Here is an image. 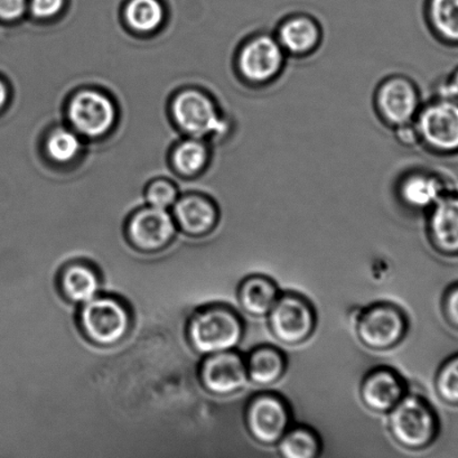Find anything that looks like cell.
I'll use <instances>...</instances> for the list:
<instances>
[{
    "label": "cell",
    "instance_id": "6da1fadb",
    "mask_svg": "<svg viewBox=\"0 0 458 458\" xmlns=\"http://www.w3.org/2000/svg\"><path fill=\"white\" fill-rule=\"evenodd\" d=\"M288 62L273 30H257L240 44L235 70L244 86L251 90H266L283 78Z\"/></svg>",
    "mask_w": 458,
    "mask_h": 458
},
{
    "label": "cell",
    "instance_id": "7a4b0ae2",
    "mask_svg": "<svg viewBox=\"0 0 458 458\" xmlns=\"http://www.w3.org/2000/svg\"><path fill=\"white\" fill-rule=\"evenodd\" d=\"M242 318L228 306L212 305L199 310L190 319L188 337L197 352L210 355L233 351L242 342Z\"/></svg>",
    "mask_w": 458,
    "mask_h": 458
},
{
    "label": "cell",
    "instance_id": "3957f363",
    "mask_svg": "<svg viewBox=\"0 0 458 458\" xmlns=\"http://www.w3.org/2000/svg\"><path fill=\"white\" fill-rule=\"evenodd\" d=\"M80 330L90 344L110 348L126 339L132 327L131 310L118 297L98 295L80 306Z\"/></svg>",
    "mask_w": 458,
    "mask_h": 458
},
{
    "label": "cell",
    "instance_id": "277c9868",
    "mask_svg": "<svg viewBox=\"0 0 458 458\" xmlns=\"http://www.w3.org/2000/svg\"><path fill=\"white\" fill-rule=\"evenodd\" d=\"M422 104L420 87L407 74L386 75L373 91L372 106L377 118L391 131L415 122Z\"/></svg>",
    "mask_w": 458,
    "mask_h": 458
},
{
    "label": "cell",
    "instance_id": "5b68a950",
    "mask_svg": "<svg viewBox=\"0 0 458 458\" xmlns=\"http://www.w3.org/2000/svg\"><path fill=\"white\" fill-rule=\"evenodd\" d=\"M418 144L430 154L458 153V104L445 98L424 101L415 122Z\"/></svg>",
    "mask_w": 458,
    "mask_h": 458
},
{
    "label": "cell",
    "instance_id": "8992f818",
    "mask_svg": "<svg viewBox=\"0 0 458 458\" xmlns=\"http://www.w3.org/2000/svg\"><path fill=\"white\" fill-rule=\"evenodd\" d=\"M388 415L391 434L403 447L425 448L438 434L437 413L420 395L407 394Z\"/></svg>",
    "mask_w": 458,
    "mask_h": 458
},
{
    "label": "cell",
    "instance_id": "52a82bcc",
    "mask_svg": "<svg viewBox=\"0 0 458 458\" xmlns=\"http://www.w3.org/2000/svg\"><path fill=\"white\" fill-rule=\"evenodd\" d=\"M269 328L280 344L295 346L304 344L317 328V313L308 298L300 293H280L268 314Z\"/></svg>",
    "mask_w": 458,
    "mask_h": 458
},
{
    "label": "cell",
    "instance_id": "ba28073f",
    "mask_svg": "<svg viewBox=\"0 0 458 458\" xmlns=\"http://www.w3.org/2000/svg\"><path fill=\"white\" fill-rule=\"evenodd\" d=\"M408 330L406 315L390 302H377L360 315L357 333L360 342L373 351H386L397 346Z\"/></svg>",
    "mask_w": 458,
    "mask_h": 458
},
{
    "label": "cell",
    "instance_id": "9c48e42d",
    "mask_svg": "<svg viewBox=\"0 0 458 458\" xmlns=\"http://www.w3.org/2000/svg\"><path fill=\"white\" fill-rule=\"evenodd\" d=\"M173 114L177 123L186 132L197 138L225 135L229 131L228 120L222 117L215 101L203 92H182L173 104Z\"/></svg>",
    "mask_w": 458,
    "mask_h": 458
},
{
    "label": "cell",
    "instance_id": "30bf717a",
    "mask_svg": "<svg viewBox=\"0 0 458 458\" xmlns=\"http://www.w3.org/2000/svg\"><path fill=\"white\" fill-rule=\"evenodd\" d=\"M273 32L289 60L304 61L318 55L326 38L321 21L305 12L283 17Z\"/></svg>",
    "mask_w": 458,
    "mask_h": 458
},
{
    "label": "cell",
    "instance_id": "8fae6325",
    "mask_svg": "<svg viewBox=\"0 0 458 458\" xmlns=\"http://www.w3.org/2000/svg\"><path fill=\"white\" fill-rule=\"evenodd\" d=\"M246 424L257 442L273 445L287 433L291 425V411L280 395L260 394L248 403Z\"/></svg>",
    "mask_w": 458,
    "mask_h": 458
},
{
    "label": "cell",
    "instance_id": "7c38bea8",
    "mask_svg": "<svg viewBox=\"0 0 458 458\" xmlns=\"http://www.w3.org/2000/svg\"><path fill=\"white\" fill-rule=\"evenodd\" d=\"M204 388L217 397H230L246 388L249 382L246 359L233 351L207 355L199 368Z\"/></svg>",
    "mask_w": 458,
    "mask_h": 458
},
{
    "label": "cell",
    "instance_id": "4fadbf2b",
    "mask_svg": "<svg viewBox=\"0 0 458 458\" xmlns=\"http://www.w3.org/2000/svg\"><path fill=\"white\" fill-rule=\"evenodd\" d=\"M175 233L174 217L166 210L153 207L137 212L127 226L129 243L144 253L163 251L174 240Z\"/></svg>",
    "mask_w": 458,
    "mask_h": 458
},
{
    "label": "cell",
    "instance_id": "5bb4252c",
    "mask_svg": "<svg viewBox=\"0 0 458 458\" xmlns=\"http://www.w3.org/2000/svg\"><path fill=\"white\" fill-rule=\"evenodd\" d=\"M394 189L399 202L404 208L426 213L449 192L442 177L424 167H413L402 173Z\"/></svg>",
    "mask_w": 458,
    "mask_h": 458
},
{
    "label": "cell",
    "instance_id": "9a60e30c",
    "mask_svg": "<svg viewBox=\"0 0 458 458\" xmlns=\"http://www.w3.org/2000/svg\"><path fill=\"white\" fill-rule=\"evenodd\" d=\"M69 115L75 129L84 136L99 137L115 122L113 101L93 90L79 92L71 101Z\"/></svg>",
    "mask_w": 458,
    "mask_h": 458
},
{
    "label": "cell",
    "instance_id": "2e32d148",
    "mask_svg": "<svg viewBox=\"0 0 458 458\" xmlns=\"http://www.w3.org/2000/svg\"><path fill=\"white\" fill-rule=\"evenodd\" d=\"M427 234L440 255L458 257V194H445L427 212Z\"/></svg>",
    "mask_w": 458,
    "mask_h": 458
},
{
    "label": "cell",
    "instance_id": "e0dca14e",
    "mask_svg": "<svg viewBox=\"0 0 458 458\" xmlns=\"http://www.w3.org/2000/svg\"><path fill=\"white\" fill-rule=\"evenodd\" d=\"M406 394L403 377L388 368L376 369L362 381V402L377 413H389Z\"/></svg>",
    "mask_w": 458,
    "mask_h": 458
},
{
    "label": "cell",
    "instance_id": "ac0fdd59",
    "mask_svg": "<svg viewBox=\"0 0 458 458\" xmlns=\"http://www.w3.org/2000/svg\"><path fill=\"white\" fill-rule=\"evenodd\" d=\"M57 284L64 300L81 306L99 295V271L86 261H72L61 270Z\"/></svg>",
    "mask_w": 458,
    "mask_h": 458
},
{
    "label": "cell",
    "instance_id": "d6986e66",
    "mask_svg": "<svg viewBox=\"0 0 458 458\" xmlns=\"http://www.w3.org/2000/svg\"><path fill=\"white\" fill-rule=\"evenodd\" d=\"M176 225L190 237H204L216 229L219 212L210 199L203 197H186L174 208Z\"/></svg>",
    "mask_w": 458,
    "mask_h": 458
},
{
    "label": "cell",
    "instance_id": "ffe728a7",
    "mask_svg": "<svg viewBox=\"0 0 458 458\" xmlns=\"http://www.w3.org/2000/svg\"><path fill=\"white\" fill-rule=\"evenodd\" d=\"M277 284L264 275H252L243 279L238 300L244 312L255 318L268 317L280 296Z\"/></svg>",
    "mask_w": 458,
    "mask_h": 458
},
{
    "label": "cell",
    "instance_id": "44dd1931",
    "mask_svg": "<svg viewBox=\"0 0 458 458\" xmlns=\"http://www.w3.org/2000/svg\"><path fill=\"white\" fill-rule=\"evenodd\" d=\"M249 382L258 386H270L282 379L287 369L284 354L275 346L261 345L246 358Z\"/></svg>",
    "mask_w": 458,
    "mask_h": 458
},
{
    "label": "cell",
    "instance_id": "7402d4cb",
    "mask_svg": "<svg viewBox=\"0 0 458 458\" xmlns=\"http://www.w3.org/2000/svg\"><path fill=\"white\" fill-rule=\"evenodd\" d=\"M425 21L440 42L458 44V0H426Z\"/></svg>",
    "mask_w": 458,
    "mask_h": 458
},
{
    "label": "cell",
    "instance_id": "603a6c76",
    "mask_svg": "<svg viewBox=\"0 0 458 458\" xmlns=\"http://www.w3.org/2000/svg\"><path fill=\"white\" fill-rule=\"evenodd\" d=\"M279 453L283 458H317L319 440L317 434L308 427L289 428L279 440Z\"/></svg>",
    "mask_w": 458,
    "mask_h": 458
},
{
    "label": "cell",
    "instance_id": "cb8c5ba5",
    "mask_svg": "<svg viewBox=\"0 0 458 458\" xmlns=\"http://www.w3.org/2000/svg\"><path fill=\"white\" fill-rule=\"evenodd\" d=\"M163 19L164 10L158 0H131L127 4V23L140 32L157 30Z\"/></svg>",
    "mask_w": 458,
    "mask_h": 458
},
{
    "label": "cell",
    "instance_id": "d4e9b609",
    "mask_svg": "<svg viewBox=\"0 0 458 458\" xmlns=\"http://www.w3.org/2000/svg\"><path fill=\"white\" fill-rule=\"evenodd\" d=\"M208 151L204 142L198 138L184 141L177 147L174 163L177 170L184 174H195L207 165Z\"/></svg>",
    "mask_w": 458,
    "mask_h": 458
},
{
    "label": "cell",
    "instance_id": "484cf974",
    "mask_svg": "<svg viewBox=\"0 0 458 458\" xmlns=\"http://www.w3.org/2000/svg\"><path fill=\"white\" fill-rule=\"evenodd\" d=\"M435 389L444 403L458 407V353L448 358L438 369Z\"/></svg>",
    "mask_w": 458,
    "mask_h": 458
},
{
    "label": "cell",
    "instance_id": "4316f807",
    "mask_svg": "<svg viewBox=\"0 0 458 458\" xmlns=\"http://www.w3.org/2000/svg\"><path fill=\"white\" fill-rule=\"evenodd\" d=\"M47 149L48 157L57 163H68L78 157L81 142L73 131L59 128L47 138Z\"/></svg>",
    "mask_w": 458,
    "mask_h": 458
},
{
    "label": "cell",
    "instance_id": "83f0119b",
    "mask_svg": "<svg viewBox=\"0 0 458 458\" xmlns=\"http://www.w3.org/2000/svg\"><path fill=\"white\" fill-rule=\"evenodd\" d=\"M177 193L174 186L170 182L157 181L149 186L147 191V199L150 207L163 208L166 210L167 208L175 203Z\"/></svg>",
    "mask_w": 458,
    "mask_h": 458
},
{
    "label": "cell",
    "instance_id": "f1b7e54d",
    "mask_svg": "<svg viewBox=\"0 0 458 458\" xmlns=\"http://www.w3.org/2000/svg\"><path fill=\"white\" fill-rule=\"evenodd\" d=\"M442 310L449 326L458 331V282L452 284L445 291Z\"/></svg>",
    "mask_w": 458,
    "mask_h": 458
},
{
    "label": "cell",
    "instance_id": "f546056e",
    "mask_svg": "<svg viewBox=\"0 0 458 458\" xmlns=\"http://www.w3.org/2000/svg\"><path fill=\"white\" fill-rule=\"evenodd\" d=\"M64 0H29V8L38 19H52L62 11Z\"/></svg>",
    "mask_w": 458,
    "mask_h": 458
},
{
    "label": "cell",
    "instance_id": "4dcf8cb0",
    "mask_svg": "<svg viewBox=\"0 0 458 458\" xmlns=\"http://www.w3.org/2000/svg\"><path fill=\"white\" fill-rule=\"evenodd\" d=\"M29 0H0V19L15 21L24 15Z\"/></svg>",
    "mask_w": 458,
    "mask_h": 458
},
{
    "label": "cell",
    "instance_id": "1f68e13d",
    "mask_svg": "<svg viewBox=\"0 0 458 458\" xmlns=\"http://www.w3.org/2000/svg\"><path fill=\"white\" fill-rule=\"evenodd\" d=\"M435 97L445 98L458 104V69L439 81L435 88Z\"/></svg>",
    "mask_w": 458,
    "mask_h": 458
},
{
    "label": "cell",
    "instance_id": "d6a6232c",
    "mask_svg": "<svg viewBox=\"0 0 458 458\" xmlns=\"http://www.w3.org/2000/svg\"><path fill=\"white\" fill-rule=\"evenodd\" d=\"M393 131L398 144L407 147V148H415V147L420 146V144H418L415 124H413V123L395 128Z\"/></svg>",
    "mask_w": 458,
    "mask_h": 458
},
{
    "label": "cell",
    "instance_id": "836d02e7",
    "mask_svg": "<svg viewBox=\"0 0 458 458\" xmlns=\"http://www.w3.org/2000/svg\"><path fill=\"white\" fill-rule=\"evenodd\" d=\"M8 98L7 88L3 81H0V109L5 106Z\"/></svg>",
    "mask_w": 458,
    "mask_h": 458
}]
</instances>
